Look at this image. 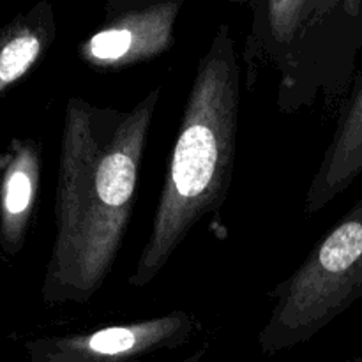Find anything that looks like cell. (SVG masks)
<instances>
[{
    "label": "cell",
    "instance_id": "1",
    "mask_svg": "<svg viewBox=\"0 0 362 362\" xmlns=\"http://www.w3.org/2000/svg\"><path fill=\"white\" fill-rule=\"evenodd\" d=\"M161 87L131 110L69 98L55 191V237L41 296L48 306L85 304L101 290L126 239L145 145Z\"/></svg>",
    "mask_w": 362,
    "mask_h": 362
},
{
    "label": "cell",
    "instance_id": "2",
    "mask_svg": "<svg viewBox=\"0 0 362 362\" xmlns=\"http://www.w3.org/2000/svg\"><path fill=\"white\" fill-rule=\"evenodd\" d=\"M243 67L228 23L216 28L197 66L166 175L129 285L145 288L194 226L221 212L237 161Z\"/></svg>",
    "mask_w": 362,
    "mask_h": 362
},
{
    "label": "cell",
    "instance_id": "3",
    "mask_svg": "<svg viewBox=\"0 0 362 362\" xmlns=\"http://www.w3.org/2000/svg\"><path fill=\"white\" fill-rule=\"evenodd\" d=\"M250 9L240 53L247 90L271 67L278 74L276 106L286 115L318 99L331 110L349 98L362 49V0H264Z\"/></svg>",
    "mask_w": 362,
    "mask_h": 362
},
{
    "label": "cell",
    "instance_id": "4",
    "mask_svg": "<svg viewBox=\"0 0 362 362\" xmlns=\"http://www.w3.org/2000/svg\"><path fill=\"white\" fill-rule=\"evenodd\" d=\"M258 332L265 354L311 341L362 297V198L315 244L303 264L271 292Z\"/></svg>",
    "mask_w": 362,
    "mask_h": 362
},
{
    "label": "cell",
    "instance_id": "5",
    "mask_svg": "<svg viewBox=\"0 0 362 362\" xmlns=\"http://www.w3.org/2000/svg\"><path fill=\"white\" fill-rule=\"evenodd\" d=\"M200 331L197 315L177 310L129 324L39 338L27 349L30 362H148L187 345Z\"/></svg>",
    "mask_w": 362,
    "mask_h": 362
},
{
    "label": "cell",
    "instance_id": "6",
    "mask_svg": "<svg viewBox=\"0 0 362 362\" xmlns=\"http://www.w3.org/2000/svg\"><path fill=\"white\" fill-rule=\"evenodd\" d=\"M184 0H108L94 34L78 45L92 69L122 71L165 55L175 45Z\"/></svg>",
    "mask_w": 362,
    "mask_h": 362
},
{
    "label": "cell",
    "instance_id": "7",
    "mask_svg": "<svg viewBox=\"0 0 362 362\" xmlns=\"http://www.w3.org/2000/svg\"><path fill=\"white\" fill-rule=\"evenodd\" d=\"M362 175V71L343 103L334 134L310 180L304 214L315 216Z\"/></svg>",
    "mask_w": 362,
    "mask_h": 362
},
{
    "label": "cell",
    "instance_id": "8",
    "mask_svg": "<svg viewBox=\"0 0 362 362\" xmlns=\"http://www.w3.org/2000/svg\"><path fill=\"white\" fill-rule=\"evenodd\" d=\"M41 184V148L32 140H14L0 180V243L7 253L21 250Z\"/></svg>",
    "mask_w": 362,
    "mask_h": 362
},
{
    "label": "cell",
    "instance_id": "9",
    "mask_svg": "<svg viewBox=\"0 0 362 362\" xmlns=\"http://www.w3.org/2000/svg\"><path fill=\"white\" fill-rule=\"evenodd\" d=\"M57 35L53 7L41 2L0 34V95L42 59Z\"/></svg>",
    "mask_w": 362,
    "mask_h": 362
}]
</instances>
